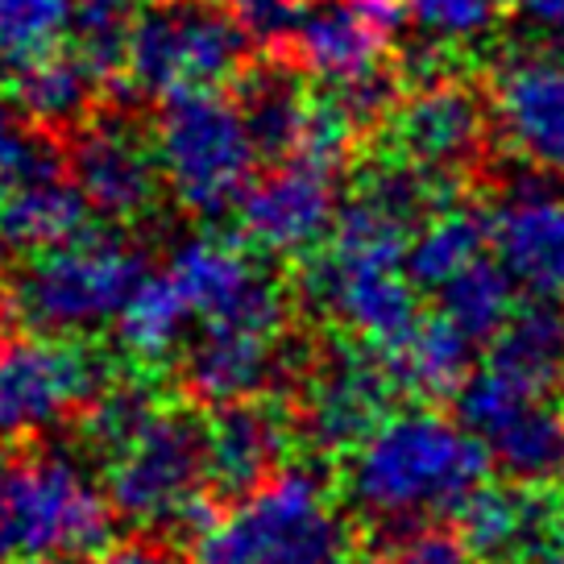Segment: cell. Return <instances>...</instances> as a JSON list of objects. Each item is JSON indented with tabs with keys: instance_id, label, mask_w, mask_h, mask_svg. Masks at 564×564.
I'll use <instances>...</instances> for the list:
<instances>
[{
	"instance_id": "8fae6325",
	"label": "cell",
	"mask_w": 564,
	"mask_h": 564,
	"mask_svg": "<svg viewBox=\"0 0 564 564\" xmlns=\"http://www.w3.org/2000/svg\"><path fill=\"white\" fill-rule=\"evenodd\" d=\"M490 133L523 171L564 178V63L544 51H511L490 70Z\"/></svg>"
},
{
	"instance_id": "1f68e13d",
	"label": "cell",
	"mask_w": 564,
	"mask_h": 564,
	"mask_svg": "<svg viewBox=\"0 0 564 564\" xmlns=\"http://www.w3.org/2000/svg\"><path fill=\"white\" fill-rule=\"evenodd\" d=\"M70 0H0V67H21L67 37Z\"/></svg>"
},
{
	"instance_id": "7c38bea8",
	"label": "cell",
	"mask_w": 564,
	"mask_h": 564,
	"mask_svg": "<svg viewBox=\"0 0 564 564\" xmlns=\"http://www.w3.org/2000/svg\"><path fill=\"white\" fill-rule=\"evenodd\" d=\"M394 141V154L415 162L420 171L457 187L469 175L490 141V108L457 75H436L403 96L390 121L382 124Z\"/></svg>"
},
{
	"instance_id": "ab89813d",
	"label": "cell",
	"mask_w": 564,
	"mask_h": 564,
	"mask_svg": "<svg viewBox=\"0 0 564 564\" xmlns=\"http://www.w3.org/2000/svg\"><path fill=\"white\" fill-rule=\"evenodd\" d=\"M0 460H4V457H0Z\"/></svg>"
},
{
	"instance_id": "e0dca14e",
	"label": "cell",
	"mask_w": 564,
	"mask_h": 564,
	"mask_svg": "<svg viewBox=\"0 0 564 564\" xmlns=\"http://www.w3.org/2000/svg\"><path fill=\"white\" fill-rule=\"evenodd\" d=\"M403 30V0H300L282 54L328 84L387 63Z\"/></svg>"
},
{
	"instance_id": "83f0119b",
	"label": "cell",
	"mask_w": 564,
	"mask_h": 564,
	"mask_svg": "<svg viewBox=\"0 0 564 564\" xmlns=\"http://www.w3.org/2000/svg\"><path fill=\"white\" fill-rule=\"evenodd\" d=\"M112 324H117L121 349L133 361L159 366L171 352L183 349L187 328H192V312H187L171 274H141V282L133 286V295L124 300Z\"/></svg>"
},
{
	"instance_id": "ac0fdd59",
	"label": "cell",
	"mask_w": 564,
	"mask_h": 564,
	"mask_svg": "<svg viewBox=\"0 0 564 564\" xmlns=\"http://www.w3.org/2000/svg\"><path fill=\"white\" fill-rule=\"evenodd\" d=\"M460 540L481 564L547 561L564 535V502L552 486H477L457 511Z\"/></svg>"
},
{
	"instance_id": "4dcf8cb0",
	"label": "cell",
	"mask_w": 564,
	"mask_h": 564,
	"mask_svg": "<svg viewBox=\"0 0 564 564\" xmlns=\"http://www.w3.org/2000/svg\"><path fill=\"white\" fill-rule=\"evenodd\" d=\"M138 9V0H70L67 46L96 70L100 84H112L121 75L124 42Z\"/></svg>"
},
{
	"instance_id": "3957f363",
	"label": "cell",
	"mask_w": 564,
	"mask_h": 564,
	"mask_svg": "<svg viewBox=\"0 0 564 564\" xmlns=\"http://www.w3.org/2000/svg\"><path fill=\"white\" fill-rule=\"evenodd\" d=\"M352 531L312 469H279L192 540V564H349Z\"/></svg>"
},
{
	"instance_id": "4fadbf2b",
	"label": "cell",
	"mask_w": 564,
	"mask_h": 564,
	"mask_svg": "<svg viewBox=\"0 0 564 564\" xmlns=\"http://www.w3.org/2000/svg\"><path fill=\"white\" fill-rule=\"evenodd\" d=\"M340 166H328L307 154L274 159V171L249 183L237 204L241 232L253 249L270 258H303L328 237L340 208Z\"/></svg>"
},
{
	"instance_id": "484cf974",
	"label": "cell",
	"mask_w": 564,
	"mask_h": 564,
	"mask_svg": "<svg viewBox=\"0 0 564 564\" xmlns=\"http://www.w3.org/2000/svg\"><path fill=\"white\" fill-rule=\"evenodd\" d=\"M232 84H237L241 121H246L258 154L262 159H286L300 145L307 108H312L300 84V67H286L279 58L274 63H253V67H241V75Z\"/></svg>"
},
{
	"instance_id": "d6986e66",
	"label": "cell",
	"mask_w": 564,
	"mask_h": 564,
	"mask_svg": "<svg viewBox=\"0 0 564 564\" xmlns=\"http://www.w3.org/2000/svg\"><path fill=\"white\" fill-rule=\"evenodd\" d=\"M390 382L382 357L361 349H333L319 361L303 390V436L319 453H349L373 432V423L390 415Z\"/></svg>"
},
{
	"instance_id": "d6a6232c",
	"label": "cell",
	"mask_w": 564,
	"mask_h": 564,
	"mask_svg": "<svg viewBox=\"0 0 564 564\" xmlns=\"http://www.w3.org/2000/svg\"><path fill=\"white\" fill-rule=\"evenodd\" d=\"M387 564H481V561L469 552V544L460 540L457 531L415 523V528H399V535H394V544L387 552Z\"/></svg>"
},
{
	"instance_id": "8992f818",
	"label": "cell",
	"mask_w": 564,
	"mask_h": 564,
	"mask_svg": "<svg viewBox=\"0 0 564 564\" xmlns=\"http://www.w3.org/2000/svg\"><path fill=\"white\" fill-rule=\"evenodd\" d=\"M154 159L175 204L199 220H225L258 178V145L237 100L220 91L166 96L154 117Z\"/></svg>"
},
{
	"instance_id": "603a6c76",
	"label": "cell",
	"mask_w": 564,
	"mask_h": 564,
	"mask_svg": "<svg viewBox=\"0 0 564 564\" xmlns=\"http://www.w3.org/2000/svg\"><path fill=\"white\" fill-rule=\"evenodd\" d=\"M378 357L394 390H406L415 399H444L457 394V387L474 370V340L457 333L441 312L436 316L420 312V319L403 336H394L387 349H378Z\"/></svg>"
},
{
	"instance_id": "d590c367",
	"label": "cell",
	"mask_w": 564,
	"mask_h": 564,
	"mask_svg": "<svg viewBox=\"0 0 564 564\" xmlns=\"http://www.w3.org/2000/svg\"><path fill=\"white\" fill-rule=\"evenodd\" d=\"M91 564H171L162 556L159 547L150 544H129V547H117V552H100Z\"/></svg>"
},
{
	"instance_id": "9c48e42d",
	"label": "cell",
	"mask_w": 564,
	"mask_h": 564,
	"mask_svg": "<svg viewBox=\"0 0 564 564\" xmlns=\"http://www.w3.org/2000/svg\"><path fill=\"white\" fill-rule=\"evenodd\" d=\"M457 420L486 457L523 486H556L564 477V403L498 366L469 370L457 387Z\"/></svg>"
},
{
	"instance_id": "f35d334b",
	"label": "cell",
	"mask_w": 564,
	"mask_h": 564,
	"mask_svg": "<svg viewBox=\"0 0 564 564\" xmlns=\"http://www.w3.org/2000/svg\"><path fill=\"white\" fill-rule=\"evenodd\" d=\"M0 564H46V561H0Z\"/></svg>"
},
{
	"instance_id": "60d3db41",
	"label": "cell",
	"mask_w": 564,
	"mask_h": 564,
	"mask_svg": "<svg viewBox=\"0 0 564 564\" xmlns=\"http://www.w3.org/2000/svg\"><path fill=\"white\" fill-rule=\"evenodd\" d=\"M561 540H564V535H561Z\"/></svg>"
},
{
	"instance_id": "4316f807",
	"label": "cell",
	"mask_w": 564,
	"mask_h": 564,
	"mask_svg": "<svg viewBox=\"0 0 564 564\" xmlns=\"http://www.w3.org/2000/svg\"><path fill=\"white\" fill-rule=\"evenodd\" d=\"M411 46L420 58L448 67L457 54L474 51L498 34L507 18V0H403Z\"/></svg>"
},
{
	"instance_id": "6da1fadb",
	"label": "cell",
	"mask_w": 564,
	"mask_h": 564,
	"mask_svg": "<svg viewBox=\"0 0 564 564\" xmlns=\"http://www.w3.org/2000/svg\"><path fill=\"white\" fill-rule=\"evenodd\" d=\"M490 457L460 420L411 406L382 415L366 441L349 448L345 494L382 528H415L453 514L486 481Z\"/></svg>"
},
{
	"instance_id": "277c9868",
	"label": "cell",
	"mask_w": 564,
	"mask_h": 564,
	"mask_svg": "<svg viewBox=\"0 0 564 564\" xmlns=\"http://www.w3.org/2000/svg\"><path fill=\"white\" fill-rule=\"evenodd\" d=\"M112 507L70 453L0 460V561H88L112 540Z\"/></svg>"
},
{
	"instance_id": "d4e9b609",
	"label": "cell",
	"mask_w": 564,
	"mask_h": 564,
	"mask_svg": "<svg viewBox=\"0 0 564 564\" xmlns=\"http://www.w3.org/2000/svg\"><path fill=\"white\" fill-rule=\"evenodd\" d=\"M486 249H490V216L474 204L444 199L441 208H432L411 229L403 249V270L406 279L415 282V291L420 286L436 291L465 265L486 258Z\"/></svg>"
},
{
	"instance_id": "ffe728a7",
	"label": "cell",
	"mask_w": 564,
	"mask_h": 564,
	"mask_svg": "<svg viewBox=\"0 0 564 564\" xmlns=\"http://www.w3.org/2000/svg\"><path fill=\"white\" fill-rule=\"evenodd\" d=\"M295 441V420L286 406L262 394L212 403L204 420V469L208 486L225 498H241L282 469V457Z\"/></svg>"
},
{
	"instance_id": "30bf717a",
	"label": "cell",
	"mask_w": 564,
	"mask_h": 564,
	"mask_svg": "<svg viewBox=\"0 0 564 564\" xmlns=\"http://www.w3.org/2000/svg\"><path fill=\"white\" fill-rule=\"evenodd\" d=\"M112 387L100 349L70 333H30L0 340V441L42 436L75 411H88Z\"/></svg>"
},
{
	"instance_id": "836d02e7",
	"label": "cell",
	"mask_w": 564,
	"mask_h": 564,
	"mask_svg": "<svg viewBox=\"0 0 564 564\" xmlns=\"http://www.w3.org/2000/svg\"><path fill=\"white\" fill-rule=\"evenodd\" d=\"M216 4L246 30L249 42L270 46V51H282L286 30H291L295 9H300V0H216Z\"/></svg>"
},
{
	"instance_id": "e575fe53",
	"label": "cell",
	"mask_w": 564,
	"mask_h": 564,
	"mask_svg": "<svg viewBox=\"0 0 564 564\" xmlns=\"http://www.w3.org/2000/svg\"><path fill=\"white\" fill-rule=\"evenodd\" d=\"M507 13L531 34L556 37L564 30V0H507Z\"/></svg>"
},
{
	"instance_id": "7402d4cb",
	"label": "cell",
	"mask_w": 564,
	"mask_h": 564,
	"mask_svg": "<svg viewBox=\"0 0 564 564\" xmlns=\"http://www.w3.org/2000/svg\"><path fill=\"white\" fill-rule=\"evenodd\" d=\"M88 204L67 171L0 183V249H46L88 229Z\"/></svg>"
},
{
	"instance_id": "7a4b0ae2",
	"label": "cell",
	"mask_w": 564,
	"mask_h": 564,
	"mask_svg": "<svg viewBox=\"0 0 564 564\" xmlns=\"http://www.w3.org/2000/svg\"><path fill=\"white\" fill-rule=\"evenodd\" d=\"M406 237L411 229L403 220L352 192L349 204L336 208L333 229L324 237L328 249L303 270L307 303L357 340L387 349L420 319L415 282L403 270Z\"/></svg>"
},
{
	"instance_id": "8d00e7d4",
	"label": "cell",
	"mask_w": 564,
	"mask_h": 564,
	"mask_svg": "<svg viewBox=\"0 0 564 564\" xmlns=\"http://www.w3.org/2000/svg\"><path fill=\"white\" fill-rule=\"evenodd\" d=\"M547 564H564V540H561V544H556V552L547 556Z\"/></svg>"
},
{
	"instance_id": "f1b7e54d",
	"label": "cell",
	"mask_w": 564,
	"mask_h": 564,
	"mask_svg": "<svg viewBox=\"0 0 564 564\" xmlns=\"http://www.w3.org/2000/svg\"><path fill=\"white\" fill-rule=\"evenodd\" d=\"M490 366L540 390H556L564 382V316L552 300H531L514 307L502 333L494 336Z\"/></svg>"
},
{
	"instance_id": "9a60e30c",
	"label": "cell",
	"mask_w": 564,
	"mask_h": 564,
	"mask_svg": "<svg viewBox=\"0 0 564 564\" xmlns=\"http://www.w3.org/2000/svg\"><path fill=\"white\" fill-rule=\"evenodd\" d=\"M63 154L88 212L112 225H133L159 204L162 175L154 145L129 117H88L75 124V138Z\"/></svg>"
},
{
	"instance_id": "5b68a950",
	"label": "cell",
	"mask_w": 564,
	"mask_h": 564,
	"mask_svg": "<svg viewBox=\"0 0 564 564\" xmlns=\"http://www.w3.org/2000/svg\"><path fill=\"white\" fill-rule=\"evenodd\" d=\"M105 494L112 514L145 531L199 535L212 523L208 469H204V423L154 403L145 420L105 453Z\"/></svg>"
},
{
	"instance_id": "44dd1931",
	"label": "cell",
	"mask_w": 564,
	"mask_h": 564,
	"mask_svg": "<svg viewBox=\"0 0 564 564\" xmlns=\"http://www.w3.org/2000/svg\"><path fill=\"white\" fill-rule=\"evenodd\" d=\"M282 370V333L262 328H199L183 340V382L204 403L262 394Z\"/></svg>"
},
{
	"instance_id": "52a82bcc",
	"label": "cell",
	"mask_w": 564,
	"mask_h": 564,
	"mask_svg": "<svg viewBox=\"0 0 564 564\" xmlns=\"http://www.w3.org/2000/svg\"><path fill=\"white\" fill-rule=\"evenodd\" d=\"M145 274V253L112 232H75L34 249L9 282V312L37 333H91L117 319Z\"/></svg>"
},
{
	"instance_id": "2e32d148",
	"label": "cell",
	"mask_w": 564,
	"mask_h": 564,
	"mask_svg": "<svg viewBox=\"0 0 564 564\" xmlns=\"http://www.w3.org/2000/svg\"><path fill=\"white\" fill-rule=\"evenodd\" d=\"M494 262L531 300H564V192L556 178L523 171L490 212Z\"/></svg>"
},
{
	"instance_id": "ba28073f",
	"label": "cell",
	"mask_w": 564,
	"mask_h": 564,
	"mask_svg": "<svg viewBox=\"0 0 564 564\" xmlns=\"http://www.w3.org/2000/svg\"><path fill=\"white\" fill-rule=\"evenodd\" d=\"M249 46L246 30L216 0H154L133 18L121 75L154 100L220 91L241 75Z\"/></svg>"
},
{
	"instance_id": "5bb4252c",
	"label": "cell",
	"mask_w": 564,
	"mask_h": 564,
	"mask_svg": "<svg viewBox=\"0 0 564 564\" xmlns=\"http://www.w3.org/2000/svg\"><path fill=\"white\" fill-rule=\"evenodd\" d=\"M171 282L199 328H262L282 333L286 303L279 282L249 258L241 246L220 237H195L175 249L166 265Z\"/></svg>"
},
{
	"instance_id": "cb8c5ba5",
	"label": "cell",
	"mask_w": 564,
	"mask_h": 564,
	"mask_svg": "<svg viewBox=\"0 0 564 564\" xmlns=\"http://www.w3.org/2000/svg\"><path fill=\"white\" fill-rule=\"evenodd\" d=\"M100 88L105 84L96 79V70L63 42L54 51L13 67V105L25 121L46 129V133L75 129V124L88 121Z\"/></svg>"
},
{
	"instance_id": "74e56055",
	"label": "cell",
	"mask_w": 564,
	"mask_h": 564,
	"mask_svg": "<svg viewBox=\"0 0 564 564\" xmlns=\"http://www.w3.org/2000/svg\"><path fill=\"white\" fill-rule=\"evenodd\" d=\"M556 58H561V63H564V30H561V34H556Z\"/></svg>"
},
{
	"instance_id": "f546056e",
	"label": "cell",
	"mask_w": 564,
	"mask_h": 564,
	"mask_svg": "<svg viewBox=\"0 0 564 564\" xmlns=\"http://www.w3.org/2000/svg\"><path fill=\"white\" fill-rule=\"evenodd\" d=\"M436 295H441V316L457 333L469 336L474 345L494 340L514 312V282L490 258H477L474 265H465L444 286H436Z\"/></svg>"
}]
</instances>
